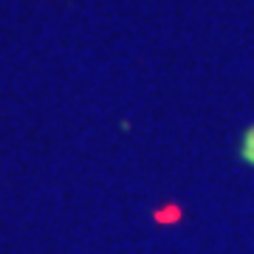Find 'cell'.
<instances>
[{
    "label": "cell",
    "instance_id": "1",
    "mask_svg": "<svg viewBox=\"0 0 254 254\" xmlns=\"http://www.w3.org/2000/svg\"><path fill=\"white\" fill-rule=\"evenodd\" d=\"M240 161L254 167V125L246 127L243 136H240Z\"/></svg>",
    "mask_w": 254,
    "mask_h": 254
}]
</instances>
